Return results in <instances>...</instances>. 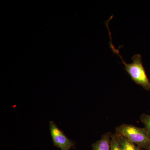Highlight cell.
<instances>
[{"mask_svg": "<svg viewBox=\"0 0 150 150\" xmlns=\"http://www.w3.org/2000/svg\"><path fill=\"white\" fill-rule=\"evenodd\" d=\"M111 34L109 33L110 41V46L113 53L117 54L122 60V63L125 66V69L131 77L132 80L137 84L142 86L144 89L150 91V81L148 78L142 61V57L140 54L134 55L132 58L133 63L127 64L124 61L119 54L118 49H115L111 42Z\"/></svg>", "mask_w": 150, "mask_h": 150, "instance_id": "6da1fadb", "label": "cell"}, {"mask_svg": "<svg viewBox=\"0 0 150 150\" xmlns=\"http://www.w3.org/2000/svg\"><path fill=\"white\" fill-rule=\"evenodd\" d=\"M116 135L122 150H142L141 148L125 137L116 134Z\"/></svg>", "mask_w": 150, "mask_h": 150, "instance_id": "5b68a950", "label": "cell"}, {"mask_svg": "<svg viewBox=\"0 0 150 150\" xmlns=\"http://www.w3.org/2000/svg\"><path fill=\"white\" fill-rule=\"evenodd\" d=\"M142 150H150V149H149V150H143V149H142Z\"/></svg>", "mask_w": 150, "mask_h": 150, "instance_id": "ba28073f", "label": "cell"}, {"mask_svg": "<svg viewBox=\"0 0 150 150\" xmlns=\"http://www.w3.org/2000/svg\"><path fill=\"white\" fill-rule=\"evenodd\" d=\"M141 122L144 125V128L150 138V115L143 113L140 117Z\"/></svg>", "mask_w": 150, "mask_h": 150, "instance_id": "8992f818", "label": "cell"}, {"mask_svg": "<svg viewBox=\"0 0 150 150\" xmlns=\"http://www.w3.org/2000/svg\"><path fill=\"white\" fill-rule=\"evenodd\" d=\"M115 134L125 137L143 150L150 149V138L145 128L122 124L115 128Z\"/></svg>", "mask_w": 150, "mask_h": 150, "instance_id": "7a4b0ae2", "label": "cell"}, {"mask_svg": "<svg viewBox=\"0 0 150 150\" xmlns=\"http://www.w3.org/2000/svg\"><path fill=\"white\" fill-rule=\"evenodd\" d=\"M112 133H105L101 136L100 139L92 145L93 150H110V140Z\"/></svg>", "mask_w": 150, "mask_h": 150, "instance_id": "277c9868", "label": "cell"}, {"mask_svg": "<svg viewBox=\"0 0 150 150\" xmlns=\"http://www.w3.org/2000/svg\"><path fill=\"white\" fill-rule=\"evenodd\" d=\"M110 150H122L115 133L111 135Z\"/></svg>", "mask_w": 150, "mask_h": 150, "instance_id": "52a82bcc", "label": "cell"}, {"mask_svg": "<svg viewBox=\"0 0 150 150\" xmlns=\"http://www.w3.org/2000/svg\"><path fill=\"white\" fill-rule=\"evenodd\" d=\"M49 129L55 146L61 149V150H70L71 148L74 149L75 142L69 139L64 132L58 128L54 121H50Z\"/></svg>", "mask_w": 150, "mask_h": 150, "instance_id": "3957f363", "label": "cell"}]
</instances>
